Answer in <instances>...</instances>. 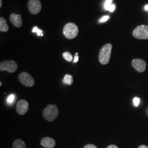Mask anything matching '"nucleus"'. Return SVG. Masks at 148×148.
Returning <instances> with one entry per match:
<instances>
[{
    "instance_id": "obj_1",
    "label": "nucleus",
    "mask_w": 148,
    "mask_h": 148,
    "mask_svg": "<svg viewBox=\"0 0 148 148\" xmlns=\"http://www.w3.org/2000/svg\"><path fill=\"white\" fill-rule=\"evenodd\" d=\"M112 46L110 43H106L100 50L99 54V61L101 64L106 65L109 63L111 57Z\"/></svg>"
},
{
    "instance_id": "obj_2",
    "label": "nucleus",
    "mask_w": 148,
    "mask_h": 148,
    "mask_svg": "<svg viewBox=\"0 0 148 148\" xmlns=\"http://www.w3.org/2000/svg\"><path fill=\"white\" fill-rule=\"evenodd\" d=\"M58 108L54 104H49L43 111V116L48 121H53L58 116Z\"/></svg>"
},
{
    "instance_id": "obj_3",
    "label": "nucleus",
    "mask_w": 148,
    "mask_h": 148,
    "mask_svg": "<svg viewBox=\"0 0 148 148\" xmlns=\"http://www.w3.org/2000/svg\"><path fill=\"white\" fill-rule=\"evenodd\" d=\"M79 33V29L77 26L73 23L66 24L63 28L64 36L68 39H73L77 36Z\"/></svg>"
},
{
    "instance_id": "obj_4",
    "label": "nucleus",
    "mask_w": 148,
    "mask_h": 148,
    "mask_svg": "<svg viewBox=\"0 0 148 148\" xmlns=\"http://www.w3.org/2000/svg\"><path fill=\"white\" fill-rule=\"evenodd\" d=\"M133 36L139 40L148 39V26L142 25L137 27L133 32Z\"/></svg>"
},
{
    "instance_id": "obj_5",
    "label": "nucleus",
    "mask_w": 148,
    "mask_h": 148,
    "mask_svg": "<svg viewBox=\"0 0 148 148\" xmlns=\"http://www.w3.org/2000/svg\"><path fill=\"white\" fill-rule=\"evenodd\" d=\"M18 68V64L13 60H5L0 63V70L7 71L12 73L15 72Z\"/></svg>"
},
{
    "instance_id": "obj_6",
    "label": "nucleus",
    "mask_w": 148,
    "mask_h": 148,
    "mask_svg": "<svg viewBox=\"0 0 148 148\" xmlns=\"http://www.w3.org/2000/svg\"><path fill=\"white\" fill-rule=\"evenodd\" d=\"M19 80L21 84L30 87L34 85L35 81L32 76L27 72H22L19 75Z\"/></svg>"
},
{
    "instance_id": "obj_7",
    "label": "nucleus",
    "mask_w": 148,
    "mask_h": 148,
    "mask_svg": "<svg viewBox=\"0 0 148 148\" xmlns=\"http://www.w3.org/2000/svg\"><path fill=\"white\" fill-rule=\"evenodd\" d=\"M29 12L32 14H38L41 10V3L39 0H30L27 4Z\"/></svg>"
},
{
    "instance_id": "obj_8",
    "label": "nucleus",
    "mask_w": 148,
    "mask_h": 148,
    "mask_svg": "<svg viewBox=\"0 0 148 148\" xmlns=\"http://www.w3.org/2000/svg\"><path fill=\"white\" fill-rule=\"evenodd\" d=\"M133 67L139 73L145 71L147 66L146 62L141 59H134L132 62Z\"/></svg>"
},
{
    "instance_id": "obj_9",
    "label": "nucleus",
    "mask_w": 148,
    "mask_h": 148,
    "mask_svg": "<svg viewBox=\"0 0 148 148\" xmlns=\"http://www.w3.org/2000/svg\"><path fill=\"white\" fill-rule=\"evenodd\" d=\"M29 109V103L24 99L18 101L16 106V111L21 115H23L27 112Z\"/></svg>"
},
{
    "instance_id": "obj_10",
    "label": "nucleus",
    "mask_w": 148,
    "mask_h": 148,
    "mask_svg": "<svg viewBox=\"0 0 148 148\" xmlns=\"http://www.w3.org/2000/svg\"><path fill=\"white\" fill-rule=\"evenodd\" d=\"M10 21L13 25L16 27H21L23 25V21L20 14H12L10 16Z\"/></svg>"
},
{
    "instance_id": "obj_11",
    "label": "nucleus",
    "mask_w": 148,
    "mask_h": 148,
    "mask_svg": "<svg viewBox=\"0 0 148 148\" xmlns=\"http://www.w3.org/2000/svg\"><path fill=\"white\" fill-rule=\"evenodd\" d=\"M41 144L45 148H53L56 145L54 139L51 137H45L42 139Z\"/></svg>"
},
{
    "instance_id": "obj_12",
    "label": "nucleus",
    "mask_w": 148,
    "mask_h": 148,
    "mask_svg": "<svg viewBox=\"0 0 148 148\" xmlns=\"http://www.w3.org/2000/svg\"><path fill=\"white\" fill-rule=\"evenodd\" d=\"M104 8L106 10L113 12L115 10L116 5L115 4H112V0H106L104 3Z\"/></svg>"
},
{
    "instance_id": "obj_13",
    "label": "nucleus",
    "mask_w": 148,
    "mask_h": 148,
    "mask_svg": "<svg viewBox=\"0 0 148 148\" xmlns=\"http://www.w3.org/2000/svg\"><path fill=\"white\" fill-rule=\"evenodd\" d=\"M9 27L7 25V21L3 17L0 18V31L1 32H7Z\"/></svg>"
},
{
    "instance_id": "obj_14",
    "label": "nucleus",
    "mask_w": 148,
    "mask_h": 148,
    "mask_svg": "<svg viewBox=\"0 0 148 148\" xmlns=\"http://www.w3.org/2000/svg\"><path fill=\"white\" fill-rule=\"evenodd\" d=\"M13 148H27L25 143L21 139H16L13 143Z\"/></svg>"
},
{
    "instance_id": "obj_15",
    "label": "nucleus",
    "mask_w": 148,
    "mask_h": 148,
    "mask_svg": "<svg viewBox=\"0 0 148 148\" xmlns=\"http://www.w3.org/2000/svg\"><path fill=\"white\" fill-rule=\"evenodd\" d=\"M63 82L65 84L71 85L73 83V77L70 74H66L63 79Z\"/></svg>"
},
{
    "instance_id": "obj_16",
    "label": "nucleus",
    "mask_w": 148,
    "mask_h": 148,
    "mask_svg": "<svg viewBox=\"0 0 148 148\" xmlns=\"http://www.w3.org/2000/svg\"><path fill=\"white\" fill-rule=\"evenodd\" d=\"M16 95H14V94L10 95L8 97V98H7V103L8 104H10V105L13 104V103L14 102L15 100H16Z\"/></svg>"
},
{
    "instance_id": "obj_17",
    "label": "nucleus",
    "mask_w": 148,
    "mask_h": 148,
    "mask_svg": "<svg viewBox=\"0 0 148 148\" xmlns=\"http://www.w3.org/2000/svg\"><path fill=\"white\" fill-rule=\"evenodd\" d=\"M63 57L66 61L70 62L73 60V56L69 52H65L63 54Z\"/></svg>"
},
{
    "instance_id": "obj_18",
    "label": "nucleus",
    "mask_w": 148,
    "mask_h": 148,
    "mask_svg": "<svg viewBox=\"0 0 148 148\" xmlns=\"http://www.w3.org/2000/svg\"><path fill=\"white\" fill-rule=\"evenodd\" d=\"M140 99L138 97H135L134 99H133V104L134 105L136 106H139V103H140Z\"/></svg>"
},
{
    "instance_id": "obj_19",
    "label": "nucleus",
    "mask_w": 148,
    "mask_h": 148,
    "mask_svg": "<svg viewBox=\"0 0 148 148\" xmlns=\"http://www.w3.org/2000/svg\"><path fill=\"white\" fill-rule=\"evenodd\" d=\"M110 16H103L102 18H101V19H99V21L100 23H104V22H106L109 19Z\"/></svg>"
},
{
    "instance_id": "obj_20",
    "label": "nucleus",
    "mask_w": 148,
    "mask_h": 148,
    "mask_svg": "<svg viewBox=\"0 0 148 148\" xmlns=\"http://www.w3.org/2000/svg\"><path fill=\"white\" fill-rule=\"evenodd\" d=\"M84 148H98L95 145H93V144H87L86 145Z\"/></svg>"
},
{
    "instance_id": "obj_21",
    "label": "nucleus",
    "mask_w": 148,
    "mask_h": 148,
    "mask_svg": "<svg viewBox=\"0 0 148 148\" xmlns=\"http://www.w3.org/2000/svg\"><path fill=\"white\" fill-rule=\"evenodd\" d=\"M79 60V56H78V53H76V55H75V58L74 60V63H77Z\"/></svg>"
},
{
    "instance_id": "obj_22",
    "label": "nucleus",
    "mask_w": 148,
    "mask_h": 148,
    "mask_svg": "<svg viewBox=\"0 0 148 148\" xmlns=\"http://www.w3.org/2000/svg\"><path fill=\"white\" fill-rule=\"evenodd\" d=\"M36 33H37V35L39 36H42L43 35L42 34V30H41L40 29H38Z\"/></svg>"
},
{
    "instance_id": "obj_23",
    "label": "nucleus",
    "mask_w": 148,
    "mask_h": 148,
    "mask_svg": "<svg viewBox=\"0 0 148 148\" xmlns=\"http://www.w3.org/2000/svg\"><path fill=\"white\" fill-rule=\"evenodd\" d=\"M106 148H119L118 147L115 145H110Z\"/></svg>"
},
{
    "instance_id": "obj_24",
    "label": "nucleus",
    "mask_w": 148,
    "mask_h": 148,
    "mask_svg": "<svg viewBox=\"0 0 148 148\" xmlns=\"http://www.w3.org/2000/svg\"><path fill=\"white\" fill-rule=\"evenodd\" d=\"M38 29H39L38 28V27H34V29H32V32H34V33H35V32H37Z\"/></svg>"
},
{
    "instance_id": "obj_25",
    "label": "nucleus",
    "mask_w": 148,
    "mask_h": 148,
    "mask_svg": "<svg viewBox=\"0 0 148 148\" xmlns=\"http://www.w3.org/2000/svg\"><path fill=\"white\" fill-rule=\"evenodd\" d=\"M138 148H148V147L147 145H142L140 146H139Z\"/></svg>"
},
{
    "instance_id": "obj_26",
    "label": "nucleus",
    "mask_w": 148,
    "mask_h": 148,
    "mask_svg": "<svg viewBox=\"0 0 148 148\" xmlns=\"http://www.w3.org/2000/svg\"><path fill=\"white\" fill-rule=\"evenodd\" d=\"M144 8H145V10L148 11V5H145V7H144Z\"/></svg>"
},
{
    "instance_id": "obj_27",
    "label": "nucleus",
    "mask_w": 148,
    "mask_h": 148,
    "mask_svg": "<svg viewBox=\"0 0 148 148\" xmlns=\"http://www.w3.org/2000/svg\"><path fill=\"white\" fill-rule=\"evenodd\" d=\"M2 0H0V8H1V7H2Z\"/></svg>"
},
{
    "instance_id": "obj_28",
    "label": "nucleus",
    "mask_w": 148,
    "mask_h": 148,
    "mask_svg": "<svg viewBox=\"0 0 148 148\" xmlns=\"http://www.w3.org/2000/svg\"><path fill=\"white\" fill-rule=\"evenodd\" d=\"M1 85H2V83L1 82V83H0V86H1Z\"/></svg>"
}]
</instances>
